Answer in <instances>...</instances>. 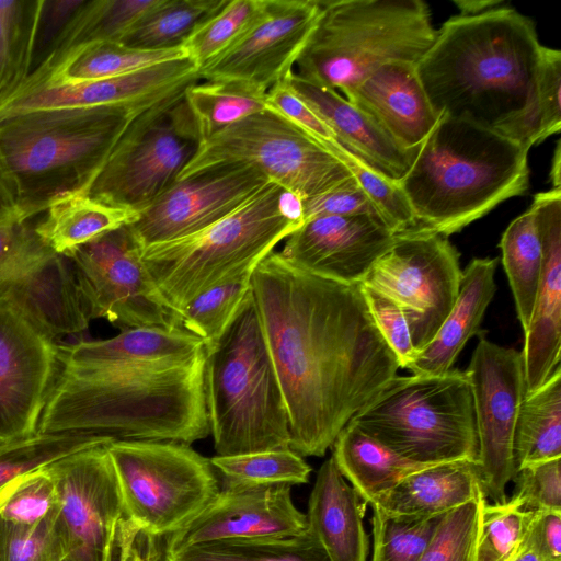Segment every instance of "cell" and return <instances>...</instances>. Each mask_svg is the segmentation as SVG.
I'll return each instance as SVG.
<instances>
[{
	"mask_svg": "<svg viewBox=\"0 0 561 561\" xmlns=\"http://www.w3.org/2000/svg\"><path fill=\"white\" fill-rule=\"evenodd\" d=\"M511 499L523 510L533 512H561V458L526 465L512 480Z\"/></svg>",
	"mask_w": 561,
	"mask_h": 561,
	"instance_id": "cell-50",
	"label": "cell"
},
{
	"mask_svg": "<svg viewBox=\"0 0 561 561\" xmlns=\"http://www.w3.org/2000/svg\"><path fill=\"white\" fill-rule=\"evenodd\" d=\"M205 399L217 456L290 448L288 413L252 289L207 353Z\"/></svg>",
	"mask_w": 561,
	"mask_h": 561,
	"instance_id": "cell-7",
	"label": "cell"
},
{
	"mask_svg": "<svg viewBox=\"0 0 561 561\" xmlns=\"http://www.w3.org/2000/svg\"><path fill=\"white\" fill-rule=\"evenodd\" d=\"M382 219L370 215L320 216L306 220L279 251L296 267L340 284H362L396 240Z\"/></svg>",
	"mask_w": 561,
	"mask_h": 561,
	"instance_id": "cell-22",
	"label": "cell"
},
{
	"mask_svg": "<svg viewBox=\"0 0 561 561\" xmlns=\"http://www.w3.org/2000/svg\"><path fill=\"white\" fill-rule=\"evenodd\" d=\"M234 165L259 170L301 202L353 176L340 159L268 107L205 139L178 180Z\"/></svg>",
	"mask_w": 561,
	"mask_h": 561,
	"instance_id": "cell-11",
	"label": "cell"
},
{
	"mask_svg": "<svg viewBox=\"0 0 561 561\" xmlns=\"http://www.w3.org/2000/svg\"><path fill=\"white\" fill-rule=\"evenodd\" d=\"M2 67H3V49H2V41H1V32H0V79L2 73Z\"/></svg>",
	"mask_w": 561,
	"mask_h": 561,
	"instance_id": "cell-61",
	"label": "cell"
},
{
	"mask_svg": "<svg viewBox=\"0 0 561 561\" xmlns=\"http://www.w3.org/2000/svg\"><path fill=\"white\" fill-rule=\"evenodd\" d=\"M459 257L447 237L413 228L397 233L362 282L398 305L417 354L456 301L462 277Z\"/></svg>",
	"mask_w": 561,
	"mask_h": 561,
	"instance_id": "cell-14",
	"label": "cell"
},
{
	"mask_svg": "<svg viewBox=\"0 0 561 561\" xmlns=\"http://www.w3.org/2000/svg\"><path fill=\"white\" fill-rule=\"evenodd\" d=\"M58 343L13 304L0 300V436L38 433L57 369Z\"/></svg>",
	"mask_w": 561,
	"mask_h": 561,
	"instance_id": "cell-18",
	"label": "cell"
},
{
	"mask_svg": "<svg viewBox=\"0 0 561 561\" xmlns=\"http://www.w3.org/2000/svg\"><path fill=\"white\" fill-rule=\"evenodd\" d=\"M183 93L134 117L83 193L139 213L176 182L203 142Z\"/></svg>",
	"mask_w": 561,
	"mask_h": 561,
	"instance_id": "cell-12",
	"label": "cell"
},
{
	"mask_svg": "<svg viewBox=\"0 0 561 561\" xmlns=\"http://www.w3.org/2000/svg\"><path fill=\"white\" fill-rule=\"evenodd\" d=\"M210 462L224 483L250 485H299L309 481L311 467L291 448L215 456Z\"/></svg>",
	"mask_w": 561,
	"mask_h": 561,
	"instance_id": "cell-40",
	"label": "cell"
},
{
	"mask_svg": "<svg viewBox=\"0 0 561 561\" xmlns=\"http://www.w3.org/2000/svg\"><path fill=\"white\" fill-rule=\"evenodd\" d=\"M284 82L330 128L341 146L382 176L396 183L403 179L417 149L400 147L337 91L302 79L294 71Z\"/></svg>",
	"mask_w": 561,
	"mask_h": 561,
	"instance_id": "cell-25",
	"label": "cell"
},
{
	"mask_svg": "<svg viewBox=\"0 0 561 561\" xmlns=\"http://www.w3.org/2000/svg\"><path fill=\"white\" fill-rule=\"evenodd\" d=\"M480 496L485 495L477 462L457 460L407 476L373 505L394 516L432 518Z\"/></svg>",
	"mask_w": 561,
	"mask_h": 561,
	"instance_id": "cell-29",
	"label": "cell"
},
{
	"mask_svg": "<svg viewBox=\"0 0 561 561\" xmlns=\"http://www.w3.org/2000/svg\"><path fill=\"white\" fill-rule=\"evenodd\" d=\"M541 48L534 22L515 9L459 14L437 30L416 73L438 116L471 122L528 148Z\"/></svg>",
	"mask_w": 561,
	"mask_h": 561,
	"instance_id": "cell-3",
	"label": "cell"
},
{
	"mask_svg": "<svg viewBox=\"0 0 561 561\" xmlns=\"http://www.w3.org/2000/svg\"><path fill=\"white\" fill-rule=\"evenodd\" d=\"M500 248L517 317L525 333L533 316L543 266L541 241L531 207L507 226Z\"/></svg>",
	"mask_w": 561,
	"mask_h": 561,
	"instance_id": "cell-35",
	"label": "cell"
},
{
	"mask_svg": "<svg viewBox=\"0 0 561 561\" xmlns=\"http://www.w3.org/2000/svg\"><path fill=\"white\" fill-rule=\"evenodd\" d=\"M507 561H542L537 549L534 546L528 529L525 534L522 545L514 553V556Z\"/></svg>",
	"mask_w": 561,
	"mask_h": 561,
	"instance_id": "cell-59",
	"label": "cell"
},
{
	"mask_svg": "<svg viewBox=\"0 0 561 561\" xmlns=\"http://www.w3.org/2000/svg\"><path fill=\"white\" fill-rule=\"evenodd\" d=\"M12 221H27L12 193L0 176V225Z\"/></svg>",
	"mask_w": 561,
	"mask_h": 561,
	"instance_id": "cell-57",
	"label": "cell"
},
{
	"mask_svg": "<svg viewBox=\"0 0 561 561\" xmlns=\"http://www.w3.org/2000/svg\"><path fill=\"white\" fill-rule=\"evenodd\" d=\"M165 561H330L307 529L287 538L227 539L164 554Z\"/></svg>",
	"mask_w": 561,
	"mask_h": 561,
	"instance_id": "cell-37",
	"label": "cell"
},
{
	"mask_svg": "<svg viewBox=\"0 0 561 561\" xmlns=\"http://www.w3.org/2000/svg\"><path fill=\"white\" fill-rule=\"evenodd\" d=\"M206 348L182 327L58 343L38 433L191 445L209 432Z\"/></svg>",
	"mask_w": 561,
	"mask_h": 561,
	"instance_id": "cell-2",
	"label": "cell"
},
{
	"mask_svg": "<svg viewBox=\"0 0 561 561\" xmlns=\"http://www.w3.org/2000/svg\"><path fill=\"white\" fill-rule=\"evenodd\" d=\"M147 108L61 107L0 121V176L26 220L61 195L83 192L129 123Z\"/></svg>",
	"mask_w": 561,
	"mask_h": 561,
	"instance_id": "cell-5",
	"label": "cell"
},
{
	"mask_svg": "<svg viewBox=\"0 0 561 561\" xmlns=\"http://www.w3.org/2000/svg\"><path fill=\"white\" fill-rule=\"evenodd\" d=\"M320 5L294 72L344 95L385 64L416 65L436 37L422 0H333Z\"/></svg>",
	"mask_w": 561,
	"mask_h": 561,
	"instance_id": "cell-8",
	"label": "cell"
},
{
	"mask_svg": "<svg viewBox=\"0 0 561 561\" xmlns=\"http://www.w3.org/2000/svg\"><path fill=\"white\" fill-rule=\"evenodd\" d=\"M185 57L187 56L183 47L140 49L118 42L92 43L69 53L59 66L43 81L22 88L19 91L45 84H72L118 77L164 61Z\"/></svg>",
	"mask_w": 561,
	"mask_h": 561,
	"instance_id": "cell-34",
	"label": "cell"
},
{
	"mask_svg": "<svg viewBox=\"0 0 561 561\" xmlns=\"http://www.w3.org/2000/svg\"><path fill=\"white\" fill-rule=\"evenodd\" d=\"M227 0H159L121 42L140 49L182 47L191 33Z\"/></svg>",
	"mask_w": 561,
	"mask_h": 561,
	"instance_id": "cell-38",
	"label": "cell"
},
{
	"mask_svg": "<svg viewBox=\"0 0 561 561\" xmlns=\"http://www.w3.org/2000/svg\"><path fill=\"white\" fill-rule=\"evenodd\" d=\"M0 300L20 308L55 339L88 329L72 270L27 221L0 225Z\"/></svg>",
	"mask_w": 561,
	"mask_h": 561,
	"instance_id": "cell-15",
	"label": "cell"
},
{
	"mask_svg": "<svg viewBox=\"0 0 561 561\" xmlns=\"http://www.w3.org/2000/svg\"><path fill=\"white\" fill-rule=\"evenodd\" d=\"M62 561H73V560L69 557H66Z\"/></svg>",
	"mask_w": 561,
	"mask_h": 561,
	"instance_id": "cell-62",
	"label": "cell"
},
{
	"mask_svg": "<svg viewBox=\"0 0 561 561\" xmlns=\"http://www.w3.org/2000/svg\"><path fill=\"white\" fill-rule=\"evenodd\" d=\"M106 445L90 447L47 467L55 480L57 524L73 561H115L125 518L122 494Z\"/></svg>",
	"mask_w": 561,
	"mask_h": 561,
	"instance_id": "cell-17",
	"label": "cell"
},
{
	"mask_svg": "<svg viewBox=\"0 0 561 561\" xmlns=\"http://www.w3.org/2000/svg\"><path fill=\"white\" fill-rule=\"evenodd\" d=\"M529 149L445 114L398 182L420 229L447 237L528 188Z\"/></svg>",
	"mask_w": 561,
	"mask_h": 561,
	"instance_id": "cell-4",
	"label": "cell"
},
{
	"mask_svg": "<svg viewBox=\"0 0 561 561\" xmlns=\"http://www.w3.org/2000/svg\"><path fill=\"white\" fill-rule=\"evenodd\" d=\"M66 557L57 514L35 527L0 520V561H62Z\"/></svg>",
	"mask_w": 561,
	"mask_h": 561,
	"instance_id": "cell-49",
	"label": "cell"
},
{
	"mask_svg": "<svg viewBox=\"0 0 561 561\" xmlns=\"http://www.w3.org/2000/svg\"><path fill=\"white\" fill-rule=\"evenodd\" d=\"M84 2L85 0H41L30 75L47 61L66 26Z\"/></svg>",
	"mask_w": 561,
	"mask_h": 561,
	"instance_id": "cell-53",
	"label": "cell"
},
{
	"mask_svg": "<svg viewBox=\"0 0 561 561\" xmlns=\"http://www.w3.org/2000/svg\"><path fill=\"white\" fill-rule=\"evenodd\" d=\"M4 440H8V439H4L0 436V443L4 442Z\"/></svg>",
	"mask_w": 561,
	"mask_h": 561,
	"instance_id": "cell-63",
	"label": "cell"
},
{
	"mask_svg": "<svg viewBox=\"0 0 561 561\" xmlns=\"http://www.w3.org/2000/svg\"><path fill=\"white\" fill-rule=\"evenodd\" d=\"M496 257L473 259L462 271L456 301L432 342L408 367L414 375H438L451 366L467 341L480 332L496 285Z\"/></svg>",
	"mask_w": 561,
	"mask_h": 561,
	"instance_id": "cell-28",
	"label": "cell"
},
{
	"mask_svg": "<svg viewBox=\"0 0 561 561\" xmlns=\"http://www.w3.org/2000/svg\"><path fill=\"white\" fill-rule=\"evenodd\" d=\"M321 10L318 0H266L259 20L198 69L199 79L234 80L270 90L294 71Z\"/></svg>",
	"mask_w": 561,
	"mask_h": 561,
	"instance_id": "cell-20",
	"label": "cell"
},
{
	"mask_svg": "<svg viewBox=\"0 0 561 561\" xmlns=\"http://www.w3.org/2000/svg\"><path fill=\"white\" fill-rule=\"evenodd\" d=\"M324 148L347 167L392 231L399 233L417 227L412 208L398 183L376 172L337 141Z\"/></svg>",
	"mask_w": 561,
	"mask_h": 561,
	"instance_id": "cell-46",
	"label": "cell"
},
{
	"mask_svg": "<svg viewBox=\"0 0 561 561\" xmlns=\"http://www.w3.org/2000/svg\"><path fill=\"white\" fill-rule=\"evenodd\" d=\"M550 180L553 185L552 188H561V142L560 141L557 142L556 150L552 156Z\"/></svg>",
	"mask_w": 561,
	"mask_h": 561,
	"instance_id": "cell-60",
	"label": "cell"
},
{
	"mask_svg": "<svg viewBox=\"0 0 561 561\" xmlns=\"http://www.w3.org/2000/svg\"><path fill=\"white\" fill-rule=\"evenodd\" d=\"M137 211L99 202L83 192H72L53 201L34 231L55 253L69 256L83 244L131 224Z\"/></svg>",
	"mask_w": 561,
	"mask_h": 561,
	"instance_id": "cell-31",
	"label": "cell"
},
{
	"mask_svg": "<svg viewBox=\"0 0 561 561\" xmlns=\"http://www.w3.org/2000/svg\"><path fill=\"white\" fill-rule=\"evenodd\" d=\"M561 130V51L542 46L527 122L526 145Z\"/></svg>",
	"mask_w": 561,
	"mask_h": 561,
	"instance_id": "cell-48",
	"label": "cell"
},
{
	"mask_svg": "<svg viewBox=\"0 0 561 561\" xmlns=\"http://www.w3.org/2000/svg\"><path fill=\"white\" fill-rule=\"evenodd\" d=\"M304 221L301 201L268 181L207 228L144 248L142 261L167 306L181 319L193 298L253 271Z\"/></svg>",
	"mask_w": 561,
	"mask_h": 561,
	"instance_id": "cell-6",
	"label": "cell"
},
{
	"mask_svg": "<svg viewBox=\"0 0 561 561\" xmlns=\"http://www.w3.org/2000/svg\"><path fill=\"white\" fill-rule=\"evenodd\" d=\"M454 3L462 15H477L500 8L502 0H455Z\"/></svg>",
	"mask_w": 561,
	"mask_h": 561,
	"instance_id": "cell-58",
	"label": "cell"
},
{
	"mask_svg": "<svg viewBox=\"0 0 561 561\" xmlns=\"http://www.w3.org/2000/svg\"><path fill=\"white\" fill-rule=\"evenodd\" d=\"M266 0H227L185 39L186 56L202 68L234 44L261 16Z\"/></svg>",
	"mask_w": 561,
	"mask_h": 561,
	"instance_id": "cell-42",
	"label": "cell"
},
{
	"mask_svg": "<svg viewBox=\"0 0 561 561\" xmlns=\"http://www.w3.org/2000/svg\"><path fill=\"white\" fill-rule=\"evenodd\" d=\"M367 503L339 471L332 457L318 470L309 496L307 529L330 561H367L369 539L364 527Z\"/></svg>",
	"mask_w": 561,
	"mask_h": 561,
	"instance_id": "cell-27",
	"label": "cell"
},
{
	"mask_svg": "<svg viewBox=\"0 0 561 561\" xmlns=\"http://www.w3.org/2000/svg\"><path fill=\"white\" fill-rule=\"evenodd\" d=\"M125 517L158 537L183 528L220 490L210 459L188 444L117 440L106 445Z\"/></svg>",
	"mask_w": 561,
	"mask_h": 561,
	"instance_id": "cell-10",
	"label": "cell"
},
{
	"mask_svg": "<svg viewBox=\"0 0 561 561\" xmlns=\"http://www.w3.org/2000/svg\"><path fill=\"white\" fill-rule=\"evenodd\" d=\"M307 530L306 514L287 484L224 483L213 502L183 528L164 537V554L227 539L287 538Z\"/></svg>",
	"mask_w": 561,
	"mask_h": 561,
	"instance_id": "cell-21",
	"label": "cell"
},
{
	"mask_svg": "<svg viewBox=\"0 0 561 561\" xmlns=\"http://www.w3.org/2000/svg\"><path fill=\"white\" fill-rule=\"evenodd\" d=\"M535 512L519 502L488 503L482 507L476 561H507L522 545Z\"/></svg>",
	"mask_w": 561,
	"mask_h": 561,
	"instance_id": "cell-47",
	"label": "cell"
},
{
	"mask_svg": "<svg viewBox=\"0 0 561 561\" xmlns=\"http://www.w3.org/2000/svg\"><path fill=\"white\" fill-rule=\"evenodd\" d=\"M373 508V558L371 561H417L428 545L440 519L412 518L385 513L376 505Z\"/></svg>",
	"mask_w": 561,
	"mask_h": 561,
	"instance_id": "cell-44",
	"label": "cell"
},
{
	"mask_svg": "<svg viewBox=\"0 0 561 561\" xmlns=\"http://www.w3.org/2000/svg\"><path fill=\"white\" fill-rule=\"evenodd\" d=\"M112 440L105 436L78 433H37L4 440L0 443V489L22 473Z\"/></svg>",
	"mask_w": 561,
	"mask_h": 561,
	"instance_id": "cell-41",
	"label": "cell"
},
{
	"mask_svg": "<svg viewBox=\"0 0 561 561\" xmlns=\"http://www.w3.org/2000/svg\"><path fill=\"white\" fill-rule=\"evenodd\" d=\"M47 466L22 473L0 489V520L35 527L57 514V488Z\"/></svg>",
	"mask_w": 561,
	"mask_h": 561,
	"instance_id": "cell-43",
	"label": "cell"
},
{
	"mask_svg": "<svg viewBox=\"0 0 561 561\" xmlns=\"http://www.w3.org/2000/svg\"><path fill=\"white\" fill-rule=\"evenodd\" d=\"M301 206L305 221L320 216L358 215L382 219L354 176L321 195L302 201Z\"/></svg>",
	"mask_w": 561,
	"mask_h": 561,
	"instance_id": "cell-52",
	"label": "cell"
},
{
	"mask_svg": "<svg viewBox=\"0 0 561 561\" xmlns=\"http://www.w3.org/2000/svg\"><path fill=\"white\" fill-rule=\"evenodd\" d=\"M485 496L444 514L417 561H476Z\"/></svg>",
	"mask_w": 561,
	"mask_h": 561,
	"instance_id": "cell-45",
	"label": "cell"
},
{
	"mask_svg": "<svg viewBox=\"0 0 561 561\" xmlns=\"http://www.w3.org/2000/svg\"><path fill=\"white\" fill-rule=\"evenodd\" d=\"M465 373L473 399L483 492L491 503H505L515 474V423L527 394L522 352L481 336Z\"/></svg>",
	"mask_w": 561,
	"mask_h": 561,
	"instance_id": "cell-16",
	"label": "cell"
},
{
	"mask_svg": "<svg viewBox=\"0 0 561 561\" xmlns=\"http://www.w3.org/2000/svg\"><path fill=\"white\" fill-rule=\"evenodd\" d=\"M252 295L283 397L290 448L322 457L344 426L397 376L362 285L307 273L273 251Z\"/></svg>",
	"mask_w": 561,
	"mask_h": 561,
	"instance_id": "cell-1",
	"label": "cell"
},
{
	"mask_svg": "<svg viewBox=\"0 0 561 561\" xmlns=\"http://www.w3.org/2000/svg\"><path fill=\"white\" fill-rule=\"evenodd\" d=\"M198 80L197 66L185 57L113 78L39 85L19 91L2 103L0 121L19 113L61 107L148 108Z\"/></svg>",
	"mask_w": 561,
	"mask_h": 561,
	"instance_id": "cell-23",
	"label": "cell"
},
{
	"mask_svg": "<svg viewBox=\"0 0 561 561\" xmlns=\"http://www.w3.org/2000/svg\"><path fill=\"white\" fill-rule=\"evenodd\" d=\"M183 94L203 141L267 107V90L242 81H197Z\"/></svg>",
	"mask_w": 561,
	"mask_h": 561,
	"instance_id": "cell-36",
	"label": "cell"
},
{
	"mask_svg": "<svg viewBox=\"0 0 561 561\" xmlns=\"http://www.w3.org/2000/svg\"><path fill=\"white\" fill-rule=\"evenodd\" d=\"M362 289L371 318L381 336L393 352L399 367L407 368L417 353L413 347L410 330L401 309L392 300L363 284Z\"/></svg>",
	"mask_w": 561,
	"mask_h": 561,
	"instance_id": "cell-51",
	"label": "cell"
},
{
	"mask_svg": "<svg viewBox=\"0 0 561 561\" xmlns=\"http://www.w3.org/2000/svg\"><path fill=\"white\" fill-rule=\"evenodd\" d=\"M115 561H165L162 537L139 528L125 517L119 527Z\"/></svg>",
	"mask_w": 561,
	"mask_h": 561,
	"instance_id": "cell-55",
	"label": "cell"
},
{
	"mask_svg": "<svg viewBox=\"0 0 561 561\" xmlns=\"http://www.w3.org/2000/svg\"><path fill=\"white\" fill-rule=\"evenodd\" d=\"M268 181L245 165L180 179L140 210L129 227L142 249L183 238L231 214Z\"/></svg>",
	"mask_w": 561,
	"mask_h": 561,
	"instance_id": "cell-19",
	"label": "cell"
},
{
	"mask_svg": "<svg viewBox=\"0 0 561 561\" xmlns=\"http://www.w3.org/2000/svg\"><path fill=\"white\" fill-rule=\"evenodd\" d=\"M267 107L285 116L322 147L336 141L330 128L285 82L277 83L267 91Z\"/></svg>",
	"mask_w": 561,
	"mask_h": 561,
	"instance_id": "cell-54",
	"label": "cell"
},
{
	"mask_svg": "<svg viewBox=\"0 0 561 561\" xmlns=\"http://www.w3.org/2000/svg\"><path fill=\"white\" fill-rule=\"evenodd\" d=\"M331 448L339 471L369 505L407 476L432 466L400 456L351 423L340 432Z\"/></svg>",
	"mask_w": 561,
	"mask_h": 561,
	"instance_id": "cell-30",
	"label": "cell"
},
{
	"mask_svg": "<svg viewBox=\"0 0 561 561\" xmlns=\"http://www.w3.org/2000/svg\"><path fill=\"white\" fill-rule=\"evenodd\" d=\"M528 533L542 561H561V512H535Z\"/></svg>",
	"mask_w": 561,
	"mask_h": 561,
	"instance_id": "cell-56",
	"label": "cell"
},
{
	"mask_svg": "<svg viewBox=\"0 0 561 561\" xmlns=\"http://www.w3.org/2000/svg\"><path fill=\"white\" fill-rule=\"evenodd\" d=\"M253 271L206 289L183 309L182 328L203 341L206 354L216 347L251 293Z\"/></svg>",
	"mask_w": 561,
	"mask_h": 561,
	"instance_id": "cell-39",
	"label": "cell"
},
{
	"mask_svg": "<svg viewBox=\"0 0 561 561\" xmlns=\"http://www.w3.org/2000/svg\"><path fill=\"white\" fill-rule=\"evenodd\" d=\"M344 98L405 150H416L438 119L411 62L380 66Z\"/></svg>",
	"mask_w": 561,
	"mask_h": 561,
	"instance_id": "cell-26",
	"label": "cell"
},
{
	"mask_svg": "<svg viewBox=\"0 0 561 561\" xmlns=\"http://www.w3.org/2000/svg\"><path fill=\"white\" fill-rule=\"evenodd\" d=\"M158 1L85 0L66 26L50 57L28 76L20 89L46 79L78 47L99 42L121 43Z\"/></svg>",
	"mask_w": 561,
	"mask_h": 561,
	"instance_id": "cell-32",
	"label": "cell"
},
{
	"mask_svg": "<svg viewBox=\"0 0 561 561\" xmlns=\"http://www.w3.org/2000/svg\"><path fill=\"white\" fill-rule=\"evenodd\" d=\"M543 253L542 275L522 352L527 394L560 365L561 356V188L534 196Z\"/></svg>",
	"mask_w": 561,
	"mask_h": 561,
	"instance_id": "cell-24",
	"label": "cell"
},
{
	"mask_svg": "<svg viewBox=\"0 0 561 561\" xmlns=\"http://www.w3.org/2000/svg\"><path fill=\"white\" fill-rule=\"evenodd\" d=\"M348 423L416 463L478 460L473 399L465 370L397 375Z\"/></svg>",
	"mask_w": 561,
	"mask_h": 561,
	"instance_id": "cell-9",
	"label": "cell"
},
{
	"mask_svg": "<svg viewBox=\"0 0 561 561\" xmlns=\"http://www.w3.org/2000/svg\"><path fill=\"white\" fill-rule=\"evenodd\" d=\"M513 457L515 472L526 465L561 458V364L522 401Z\"/></svg>",
	"mask_w": 561,
	"mask_h": 561,
	"instance_id": "cell-33",
	"label": "cell"
},
{
	"mask_svg": "<svg viewBox=\"0 0 561 561\" xmlns=\"http://www.w3.org/2000/svg\"><path fill=\"white\" fill-rule=\"evenodd\" d=\"M67 259L90 321L104 319L121 331L182 327L145 266L129 225L83 244Z\"/></svg>",
	"mask_w": 561,
	"mask_h": 561,
	"instance_id": "cell-13",
	"label": "cell"
}]
</instances>
